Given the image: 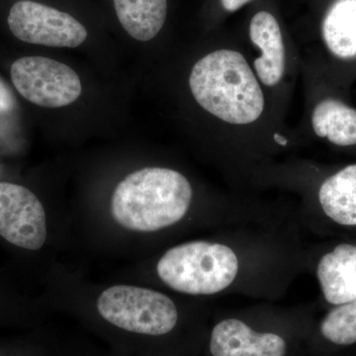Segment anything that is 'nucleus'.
<instances>
[{"instance_id":"9d476101","label":"nucleus","mask_w":356,"mask_h":356,"mask_svg":"<svg viewBox=\"0 0 356 356\" xmlns=\"http://www.w3.org/2000/svg\"><path fill=\"white\" fill-rule=\"evenodd\" d=\"M250 36L261 50L254 67L261 83L274 86L280 83L285 70V51L280 24L273 14L261 11L250 21Z\"/></svg>"},{"instance_id":"6e6552de","label":"nucleus","mask_w":356,"mask_h":356,"mask_svg":"<svg viewBox=\"0 0 356 356\" xmlns=\"http://www.w3.org/2000/svg\"><path fill=\"white\" fill-rule=\"evenodd\" d=\"M287 346L275 334H259L236 318L215 325L211 334L213 356H285Z\"/></svg>"},{"instance_id":"f257e3e1","label":"nucleus","mask_w":356,"mask_h":356,"mask_svg":"<svg viewBox=\"0 0 356 356\" xmlns=\"http://www.w3.org/2000/svg\"><path fill=\"white\" fill-rule=\"evenodd\" d=\"M192 195L191 182L177 170L142 168L117 185L112 195V216L131 231H159L177 224L186 215Z\"/></svg>"},{"instance_id":"423d86ee","label":"nucleus","mask_w":356,"mask_h":356,"mask_svg":"<svg viewBox=\"0 0 356 356\" xmlns=\"http://www.w3.org/2000/svg\"><path fill=\"white\" fill-rule=\"evenodd\" d=\"M11 33L25 43L76 48L88 38L86 27L69 13L31 0H20L7 18Z\"/></svg>"},{"instance_id":"1a4fd4ad","label":"nucleus","mask_w":356,"mask_h":356,"mask_svg":"<svg viewBox=\"0 0 356 356\" xmlns=\"http://www.w3.org/2000/svg\"><path fill=\"white\" fill-rule=\"evenodd\" d=\"M318 282L325 300L341 305L356 299V247L341 243L318 264Z\"/></svg>"},{"instance_id":"20e7f679","label":"nucleus","mask_w":356,"mask_h":356,"mask_svg":"<svg viewBox=\"0 0 356 356\" xmlns=\"http://www.w3.org/2000/svg\"><path fill=\"white\" fill-rule=\"evenodd\" d=\"M97 311L109 324L134 334L163 336L175 329L178 312L163 293L131 285H115L97 299Z\"/></svg>"},{"instance_id":"f03ea898","label":"nucleus","mask_w":356,"mask_h":356,"mask_svg":"<svg viewBox=\"0 0 356 356\" xmlns=\"http://www.w3.org/2000/svg\"><path fill=\"white\" fill-rule=\"evenodd\" d=\"M189 86L204 110L227 123L250 124L264 112L261 86L238 51H215L200 58L191 70Z\"/></svg>"},{"instance_id":"f3484780","label":"nucleus","mask_w":356,"mask_h":356,"mask_svg":"<svg viewBox=\"0 0 356 356\" xmlns=\"http://www.w3.org/2000/svg\"><path fill=\"white\" fill-rule=\"evenodd\" d=\"M252 0H221L222 6L229 13L236 11L238 9L242 8L243 6L248 3Z\"/></svg>"},{"instance_id":"ddd939ff","label":"nucleus","mask_w":356,"mask_h":356,"mask_svg":"<svg viewBox=\"0 0 356 356\" xmlns=\"http://www.w3.org/2000/svg\"><path fill=\"white\" fill-rule=\"evenodd\" d=\"M323 37L336 57L356 58V0H337L323 22Z\"/></svg>"},{"instance_id":"2eb2a0df","label":"nucleus","mask_w":356,"mask_h":356,"mask_svg":"<svg viewBox=\"0 0 356 356\" xmlns=\"http://www.w3.org/2000/svg\"><path fill=\"white\" fill-rule=\"evenodd\" d=\"M323 336L339 346L356 343V299L332 309L321 324Z\"/></svg>"},{"instance_id":"4468645a","label":"nucleus","mask_w":356,"mask_h":356,"mask_svg":"<svg viewBox=\"0 0 356 356\" xmlns=\"http://www.w3.org/2000/svg\"><path fill=\"white\" fill-rule=\"evenodd\" d=\"M316 135L339 147L356 145V110L336 99L318 103L312 115Z\"/></svg>"},{"instance_id":"0eeeda50","label":"nucleus","mask_w":356,"mask_h":356,"mask_svg":"<svg viewBox=\"0 0 356 356\" xmlns=\"http://www.w3.org/2000/svg\"><path fill=\"white\" fill-rule=\"evenodd\" d=\"M0 236L16 247L29 250H38L46 242L43 205L26 187L0 182Z\"/></svg>"},{"instance_id":"9b49d317","label":"nucleus","mask_w":356,"mask_h":356,"mask_svg":"<svg viewBox=\"0 0 356 356\" xmlns=\"http://www.w3.org/2000/svg\"><path fill=\"white\" fill-rule=\"evenodd\" d=\"M325 214L343 226H356V165L325 180L318 191Z\"/></svg>"},{"instance_id":"7ed1b4c3","label":"nucleus","mask_w":356,"mask_h":356,"mask_svg":"<svg viewBox=\"0 0 356 356\" xmlns=\"http://www.w3.org/2000/svg\"><path fill=\"white\" fill-rule=\"evenodd\" d=\"M168 287L189 295H213L228 288L238 271L234 250L222 243L194 241L170 248L156 266Z\"/></svg>"},{"instance_id":"39448f33","label":"nucleus","mask_w":356,"mask_h":356,"mask_svg":"<svg viewBox=\"0 0 356 356\" xmlns=\"http://www.w3.org/2000/svg\"><path fill=\"white\" fill-rule=\"evenodd\" d=\"M14 88L28 102L60 108L79 99L81 81L69 65L44 57H23L11 65Z\"/></svg>"},{"instance_id":"dca6fc26","label":"nucleus","mask_w":356,"mask_h":356,"mask_svg":"<svg viewBox=\"0 0 356 356\" xmlns=\"http://www.w3.org/2000/svg\"><path fill=\"white\" fill-rule=\"evenodd\" d=\"M14 97L10 89L0 79V114L10 111L14 107Z\"/></svg>"},{"instance_id":"f8f14e48","label":"nucleus","mask_w":356,"mask_h":356,"mask_svg":"<svg viewBox=\"0 0 356 356\" xmlns=\"http://www.w3.org/2000/svg\"><path fill=\"white\" fill-rule=\"evenodd\" d=\"M117 17L132 38L154 39L165 25L168 0H114Z\"/></svg>"}]
</instances>
